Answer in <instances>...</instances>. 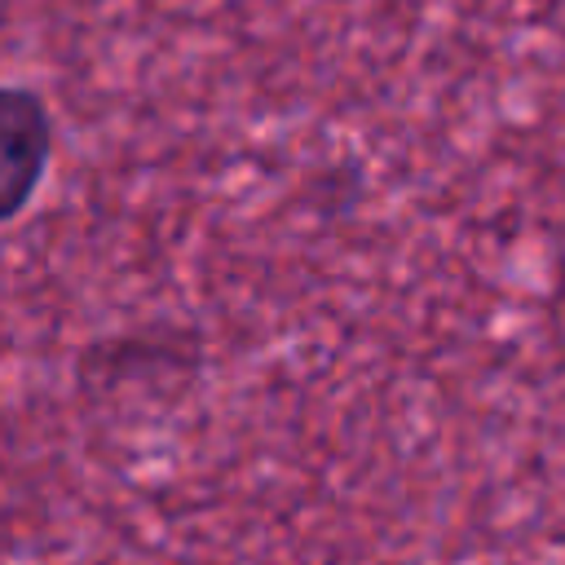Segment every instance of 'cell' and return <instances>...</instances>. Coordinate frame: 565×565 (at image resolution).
<instances>
[{"instance_id":"cell-1","label":"cell","mask_w":565,"mask_h":565,"mask_svg":"<svg viewBox=\"0 0 565 565\" xmlns=\"http://www.w3.org/2000/svg\"><path fill=\"white\" fill-rule=\"evenodd\" d=\"M53 110L26 84H0V225H13L40 194L53 163Z\"/></svg>"}]
</instances>
